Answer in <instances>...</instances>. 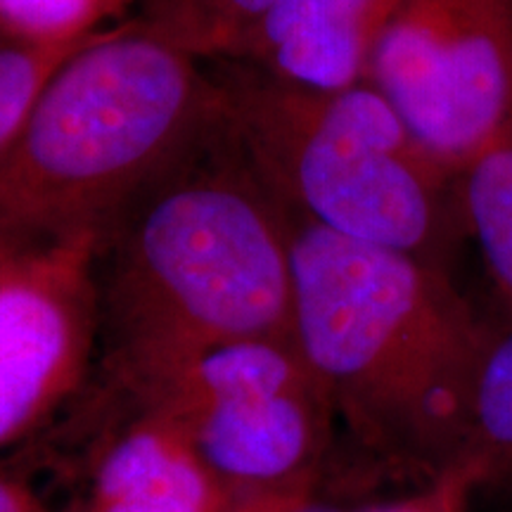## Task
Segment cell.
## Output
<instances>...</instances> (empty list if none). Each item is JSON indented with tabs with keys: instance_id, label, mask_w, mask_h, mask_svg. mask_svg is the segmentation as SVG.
I'll list each match as a JSON object with an SVG mask.
<instances>
[{
	"instance_id": "1",
	"label": "cell",
	"mask_w": 512,
	"mask_h": 512,
	"mask_svg": "<svg viewBox=\"0 0 512 512\" xmlns=\"http://www.w3.org/2000/svg\"><path fill=\"white\" fill-rule=\"evenodd\" d=\"M292 316L290 214L216 107L102 249L107 366L143 403L211 351L294 335Z\"/></svg>"
},
{
	"instance_id": "2",
	"label": "cell",
	"mask_w": 512,
	"mask_h": 512,
	"mask_svg": "<svg viewBox=\"0 0 512 512\" xmlns=\"http://www.w3.org/2000/svg\"><path fill=\"white\" fill-rule=\"evenodd\" d=\"M287 214L299 349L351 439L425 482L465 453L491 325L446 266Z\"/></svg>"
},
{
	"instance_id": "3",
	"label": "cell",
	"mask_w": 512,
	"mask_h": 512,
	"mask_svg": "<svg viewBox=\"0 0 512 512\" xmlns=\"http://www.w3.org/2000/svg\"><path fill=\"white\" fill-rule=\"evenodd\" d=\"M216 107L204 62L136 17L114 24L62 64L0 155V230L31 242L76 230L110 238Z\"/></svg>"
},
{
	"instance_id": "4",
	"label": "cell",
	"mask_w": 512,
	"mask_h": 512,
	"mask_svg": "<svg viewBox=\"0 0 512 512\" xmlns=\"http://www.w3.org/2000/svg\"><path fill=\"white\" fill-rule=\"evenodd\" d=\"M219 112L287 211L342 238L446 266L460 181L370 83L316 91L219 60Z\"/></svg>"
},
{
	"instance_id": "5",
	"label": "cell",
	"mask_w": 512,
	"mask_h": 512,
	"mask_svg": "<svg viewBox=\"0 0 512 512\" xmlns=\"http://www.w3.org/2000/svg\"><path fill=\"white\" fill-rule=\"evenodd\" d=\"M140 411L178 422L233 498L318 491L339 425L294 335L211 351Z\"/></svg>"
},
{
	"instance_id": "6",
	"label": "cell",
	"mask_w": 512,
	"mask_h": 512,
	"mask_svg": "<svg viewBox=\"0 0 512 512\" xmlns=\"http://www.w3.org/2000/svg\"><path fill=\"white\" fill-rule=\"evenodd\" d=\"M366 83L460 181L512 147V0H403Z\"/></svg>"
},
{
	"instance_id": "7",
	"label": "cell",
	"mask_w": 512,
	"mask_h": 512,
	"mask_svg": "<svg viewBox=\"0 0 512 512\" xmlns=\"http://www.w3.org/2000/svg\"><path fill=\"white\" fill-rule=\"evenodd\" d=\"M100 230L38 242L0 280V448L46 422L100 339Z\"/></svg>"
},
{
	"instance_id": "8",
	"label": "cell",
	"mask_w": 512,
	"mask_h": 512,
	"mask_svg": "<svg viewBox=\"0 0 512 512\" xmlns=\"http://www.w3.org/2000/svg\"><path fill=\"white\" fill-rule=\"evenodd\" d=\"M401 5L403 0H278L223 60L292 86L342 91L368 81L377 43Z\"/></svg>"
},
{
	"instance_id": "9",
	"label": "cell",
	"mask_w": 512,
	"mask_h": 512,
	"mask_svg": "<svg viewBox=\"0 0 512 512\" xmlns=\"http://www.w3.org/2000/svg\"><path fill=\"white\" fill-rule=\"evenodd\" d=\"M233 501L178 422L140 411L102 456L86 512H230Z\"/></svg>"
},
{
	"instance_id": "10",
	"label": "cell",
	"mask_w": 512,
	"mask_h": 512,
	"mask_svg": "<svg viewBox=\"0 0 512 512\" xmlns=\"http://www.w3.org/2000/svg\"><path fill=\"white\" fill-rule=\"evenodd\" d=\"M463 456L477 460L482 491H496L512 508V320L489 332L472 387Z\"/></svg>"
},
{
	"instance_id": "11",
	"label": "cell",
	"mask_w": 512,
	"mask_h": 512,
	"mask_svg": "<svg viewBox=\"0 0 512 512\" xmlns=\"http://www.w3.org/2000/svg\"><path fill=\"white\" fill-rule=\"evenodd\" d=\"M278 0H145L138 22L200 62L223 60Z\"/></svg>"
},
{
	"instance_id": "12",
	"label": "cell",
	"mask_w": 512,
	"mask_h": 512,
	"mask_svg": "<svg viewBox=\"0 0 512 512\" xmlns=\"http://www.w3.org/2000/svg\"><path fill=\"white\" fill-rule=\"evenodd\" d=\"M458 190L465 230L512 313V147L479 159Z\"/></svg>"
},
{
	"instance_id": "13",
	"label": "cell",
	"mask_w": 512,
	"mask_h": 512,
	"mask_svg": "<svg viewBox=\"0 0 512 512\" xmlns=\"http://www.w3.org/2000/svg\"><path fill=\"white\" fill-rule=\"evenodd\" d=\"M110 29L72 43H31L0 36V155L22 131L24 121L62 64Z\"/></svg>"
},
{
	"instance_id": "14",
	"label": "cell",
	"mask_w": 512,
	"mask_h": 512,
	"mask_svg": "<svg viewBox=\"0 0 512 512\" xmlns=\"http://www.w3.org/2000/svg\"><path fill=\"white\" fill-rule=\"evenodd\" d=\"M145 0H0V34L31 43H72L131 19Z\"/></svg>"
},
{
	"instance_id": "15",
	"label": "cell",
	"mask_w": 512,
	"mask_h": 512,
	"mask_svg": "<svg viewBox=\"0 0 512 512\" xmlns=\"http://www.w3.org/2000/svg\"><path fill=\"white\" fill-rule=\"evenodd\" d=\"M477 494H482V472L477 460L460 456L434 477L418 482L408 496L370 505L361 512H470Z\"/></svg>"
},
{
	"instance_id": "16",
	"label": "cell",
	"mask_w": 512,
	"mask_h": 512,
	"mask_svg": "<svg viewBox=\"0 0 512 512\" xmlns=\"http://www.w3.org/2000/svg\"><path fill=\"white\" fill-rule=\"evenodd\" d=\"M230 512H347L337 505L325 503L318 491H283V494H261L235 498Z\"/></svg>"
},
{
	"instance_id": "17",
	"label": "cell",
	"mask_w": 512,
	"mask_h": 512,
	"mask_svg": "<svg viewBox=\"0 0 512 512\" xmlns=\"http://www.w3.org/2000/svg\"><path fill=\"white\" fill-rule=\"evenodd\" d=\"M0 512H48L31 486L0 467Z\"/></svg>"
},
{
	"instance_id": "18",
	"label": "cell",
	"mask_w": 512,
	"mask_h": 512,
	"mask_svg": "<svg viewBox=\"0 0 512 512\" xmlns=\"http://www.w3.org/2000/svg\"><path fill=\"white\" fill-rule=\"evenodd\" d=\"M34 245H38V242H31L27 238H19V235L3 233V230H0V280H3V275L17 264L19 256Z\"/></svg>"
},
{
	"instance_id": "19",
	"label": "cell",
	"mask_w": 512,
	"mask_h": 512,
	"mask_svg": "<svg viewBox=\"0 0 512 512\" xmlns=\"http://www.w3.org/2000/svg\"><path fill=\"white\" fill-rule=\"evenodd\" d=\"M0 36H3V34H0Z\"/></svg>"
}]
</instances>
